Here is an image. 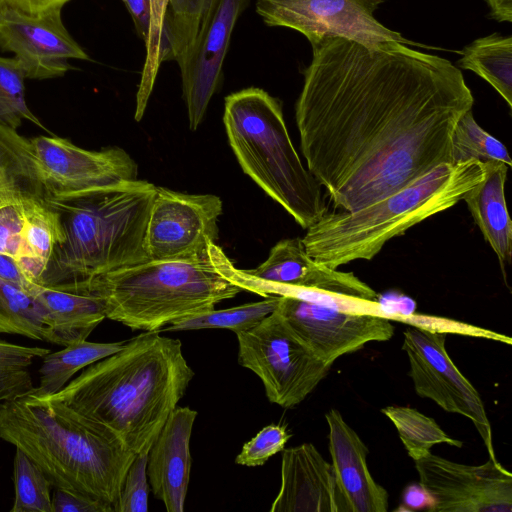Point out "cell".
I'll use <instances>...</instances> for the list:
<instances>
[{"mask_svg":"<svg viewBox=\"0 0 512 512\" xmlns=\"http://www.w3.org/2000/svg\"><path fill=\"white\" fill-rule=\"evenodd\" d=\"M295 105L307 169L337 211H354L452 161L474 97L448 59L400 42L326 38Z\"/></svg>","mask_w":512,"mask_h":512,"instance_id":"obj_1","label":"cell"},{"mask_svg":"<svg viewBox=\"0 0 512 512\" xmlns=\"http://www.w3.org/2000/svg\"><path fill=\"white\" fill-rule=\"evenodd\" d=\"M194 374L179 339L150 331L85 367L44 398L105 425L139 454L149 452Z\"/></svg>","mask_w":512,"mask_h":512,"instance_id":"obj_2","label":"cell"},{"mask_svg":"<svg viewBox=\"0 0 512 512\" xmlns=\"http://www.w3.org/2000/svg\"><path fill=\"white\" fill-rule=\"evenodd\" d=\"M0 439L24 452L52 487L113 508L136 454L105 425L27 395L0 404Z\"/></svg>","mask_w":512,"mask_h":512,"instance_id":"obj_3","label":"cell"},{"mask_svg":"<svg viewBox=\"0 0 512 512\" xmlns=\"http://www.w3.org/2000/svg\"><path fill=\"white\" fill-rule=\"evenodd\" d=\"M55 287L94 295L106 318L145 332L212 310L243 291L237 268L215 243L196 259L147 260Z\"/></svg>","mask_w":512,"mask_h":512,"instance_id":"obj_4","label":"cell"},{"mask_svg":"<svg viewBox=\"0 0 512 512\" xmlns=\"http://www.w3.org/2000/svg\"><path fill=\"white\" fill-rule=\"evenodd\" d=\"M486 175L476 159L441 164L383 199L354 211L326 212L302 238L315 260L337 269L371 260L396 236L449 209Z\"/></svg>","mask_w":512,"mask_h":512,"instance_id":"obj_5","label":"cell"},{"mask_svg":"<svg viewBox=\"0 0 512 512\" xmlns=\"http://www.w3.org/2000/svg\"><path fill=\"white\" fill-rule=\"evenodd\" d=\"M156 186L133 180L67 202H48L59 213L62 239L43 276L58 286L148 260L144 236Z\"/></svg>","mask_w":512,"mask_h":512,"instance_id":"obj_6","label":"cell"},{"mask_svg":"<svg viewBox=\"0 0 512 512\" xmlns=\"http://www.w3.org/2000/svg\"><path fill=\"white\" fill-rule=\"evenodd\" d=\"M223 122L244 173L303 229L328 211L322 186L292 143L277 98L257 87L234 92L225 97Z\"/></svg>","mask_w":512,"mask_h":512,"instance_id":"obj_7","label":"cell"},{"mask_svg":"<svg viewBox=\"0 0 512 512\" xmlns=\"http://www.w3.org/2000/svg\"><path fill=\"white\" fill-rule=\"evenodd\" d=\"M248 0H170L163 22V60L178 63L189 127L201 124L220 86L230 38Z\"/></svg>","mask_w":512,"mask_h":512,"instance_id":"obj_8","label":"cell"},{"mask_svg":"<svg viewBox=\"0 0 512 512\" xmlns=\"http://www.w3.org/2000/svg\"><path fill=\"white\" fill-rule=\"evenodd\" d=\"M236 336L238 363L254 372L268 400L283 408L301 403L332 366L313 353L277 308Z\"/></svg>","mask_w":512,"mask_h":512,"instance_id":"obj_9","label":"cell"},{"mask_svg":"<svg viewBox=\"0 0 512 512\" xmlns=\"http://www.w3.org/2000/svg\"><path fill=\"white\" fill-rule=\"evenodd\" d=\"M37 175L47 202H67L138 179V166L120 147L81 148L58 136L30 139Z\"/></svg>","mask_w":512,"mask_h":512,"instance_id":"obj_10","label":"cell"},{"mask_svg":"<svg viewBox=\"0 0 512 512\" xmlns=\"http://www.w3.org/2000/svg\"><path fill=\"white\" fill-rule=\"evenodd\" d=\"M383 0H257L256 12L269 27H286L304 35L310 44L340 37L377 45L400 42L436 49L411 41L379 22L374 12Z\"/></svg>","mask_w":512,"mask_h":512,"instance_id":"obj_11","label":"cell"},{"mask_svg":"<svg viewBox=\"0 0 512 512\" xmlns=\"http://www.w3.org/2000/svg\"><path fill=\"white\" fill-rule=\"evenodd\" d=\"M402 350L407 355L415 392L443 410L470 419L481 436L489 458L497 460L490 421L475 387L458 370L446 347V335L414 326L403 332Z\"/></svg>","mask_w":512,"mask_h":512,"instance_id":"obj_12","label":"cell"},{"mask_svg":"<svg viewBox=\"0 0 512 512\" xmlns=\"http://www.w3.org/2000/svg\"><path fill=\"white\" fill-rule=\"evenodd\" d=\"M222 200L156 187L144 236L148 260H191L218 239Z\"/></svg>","mask_w":512,"mask_h":512,"instance_id":"obj_13","label":"cell"},{"mask_svg":"<svg viewBox=\"0 0 512 512\" xmlns=\"http://www.w3.org/2000/svg\"><path fill=\"white\" fill-rule=\"evenodd\" d=\"M414 462L419 484L433 499L429 511H512V474L497 460L467 465L429 453Z\"/></svg>","mask_w":512,"mask_h":512,"instance_id":"obj_14","label":"cell"},{"mask_svg":"<svg viewBox=\"0 0 512 512\" xmlns=\"http://www.w3.org/2000/svg\"><path fill=\"white\" fill-rule=\"evenodd\" d=\"M279 296V313L313 353L330 365L369 342L387 341L394 335L387 317L341 311L293 295Z\"/></svg>","mask_w":512,"mask_h":512,"instance_id":"obj_15","label":"cell"},{"mask_svg":"<svg viewBox=\"0 0 512 512\" xmlns=\"http://www.w3.org/2000/svg\"><path fill=\"white\" fill-rule=\"evenodd\" d=\"M0 51L10 52L26 79L64 76L70 60H90L65 27L61 10L27 14L0 9Z\"/></svg>","mask_w":512,"mask_h":512,"instance_id":"obj_16","label":"cell"},{"mask_svg":"<svg viewBox=\"0 0 512 512\" xmlns=\"http://www.w3.org/2000/svg\"><path fill=\"white\" fill-rule=\"evenodd\" d=\"M243 271L259 281L310 292L363 301L378 298L377 293L354 273L339 271L312 258L299 237L279 241L261 265Z\"/></svg>","mask_w":512,"mask_h":512,"instance_id":"obj_17","label":"cell"},{"mask_svg":"<svg viewBox=\"0 0 512 512\" xmlns=\"http://www.w3.org/2000/svg\"><path fill=\"white\" fill-rule=\"evenodd\" d=\"M271 512H344L331 463L312 443L283 449Z\"/></svg>","mask_w":512,"mask_h":512,"instance_id":"obj_18","label":"cell"},{"mask_svg":"<svg viewBox=\"0 0 512 512\" xmlns=\"http://www.w3.org/2000/svg\"><path fill=\"white\" fill-rule=\"evenodd\" d=\"M325 419L331 465L344 512H387L389 495L369 471L367 446L338 410H329Z\"/></svg>","mask_w":512,"mask_h":512,"instance_id":"obj_19","label":"cell"},{"mask_svg":"<svg viewBox=\"0 0 512 512\" xmlns=\"http://www.w3.org/2000/svg\"><path fill=\"white\" fill-rule=\"evenodd\" d=\"M197 411L176 407L156 436L147 460V477L154 496L168 512H183L188 491L190 439Z\"/></svg>","mask_w":512,"mask_h":512,"instance_id":"obj_20","label":"cell"},{"mask_svg":"<svg viewBox=\"0 0 512 512\" xmlns=\"http://www.w3.org/2000/svg\"><path fill=\"white\" fill-rule=\"evenodd\" d=\"M29 294L50 333V343L65 346L86 340L106 318L102 301L91 294L35 283Z\"/></svg>","mask_w":512,"mask_h":512,"instance_id":"obj_21","label":"cell"},{"mask_svg":"<svg viewBox=\"0 0 512 512\" xmlns=\"http://www.w3.org/2000/svg\"><path fill=\"white\" fill-rule=\"evenodd\" d=\"M485 163V178L471 188L463 200L484 239L496 253L504 272L505 265L510 263L512 255V221L505 198V182L509 167L498 161Z\"/></svg>","mask_w":512,"mask_h":512,"instance_id":"obj_22","label":"cell"},{"mask_svg":"<svg viewBox=\"0 0 512 512\" xmlns=\"http://www.w3.org/2000/svg\"><path fill=\"white\" fill-rule=\"evenodd\" d=\"M125 342H90L87 339L65 345L43 357L39 384L29 394L45 397L60 391L80 370L119 351Z\"/></svg>","mask_w":512,"mask_h":512,"instance_id":"obj_23","label":"cell"},{"mask_svg":"<svg viewBox=\"0 0 512 512\" xmlns=\"http://www.w3.org/2000/svg\"><path fill=\"white\" fill-rule=\"evenodd\" d=\"M458 67L488 82L512 108V37L493 33L465 46Z\"/></svg>","mask_w":512,"mask_h":512,"instance_id":"obj_24","label":"cell"},{"mask_svg":"<svg viewBox=\"0 0 512 512\" xmlns=\"http://www.w3.org/2000/svg\"><path fill=\"white\" fill-rule=\"evenodd\" d=\"M0 190L44 199L29 139L0 126Z\"/></svg>","mask_w":512,"mask_h":512,"instance_id":"obj_25","label":"cell"},{"mask_svg":"<svg viewBox=\"0 0 512 512\" xmlns=\"http://www.w3.org/2000/svg\"><path fill=\"white\" fill-rule=\"evenodd\" d=\"M21 203L24 215L21 257H35L48 265L55 245L62 239L60 213L47 201L32 195H22Z\"/></svg>","mask_w":512,"mask_h":512,"instance_id":"obj_26","label":"cell"},{"mask_svg":"<svg viewBox=\"0 0 512 512\" xmlns=\"http://www.w3.org/2000/svg\"><path fill=\"white\" fill-rule=\"evenodd\" d=\"M381 412L394 424L408 455L414 461L431 453V448L436 444L446 443L457 448L463 446V442L448 436L433 418L416 409L387 406Z\"/></svg>","mask_w":512,"mask_h":512,"instance_id":"obj_27","label":"cell"},{"mask_svg":"<svg viewBox=\"0 0 512 512\" xmlns=\"http://www.w3.org/2000/svg\"><path fill=\"white\" fill-rule=\"evenodd\" d=\"M279 299V295H270L258 302L220 310L214 308L178 320L168 325L167 330L229 329L237 334L253 328L271 314L277 308Z\"/></svg>","mask_w":512,"mask_h":512,"instance_id":"obj_28","label":"cell"},{"mask_svg":"<svg viewBox=\"0 0 512 512\" xmlns=\"http://www.w3.org/2000/svg\"><path fill=\"white\" fill-rule=\"evenodd\" d=\"M0 333L50 342L36 302L30 294L0 279Z\"/></svg>","mask_w":512,"mask_h":512,"instance_id":"obj_29","label":"cell"},{"mask_svg":"<svg viewBox=\"0 0 512 512\" xmlns=\"http://www.w3.org/2000/svg\"><path fill=\"white\" fill-rule=\"evenodd\" d=\"M50 350L0 340V404L29 395L34 389L30 366Z\"/></svg>","mask_w":512,"mask_h":512,"instance_id":"obj_30","label":"cell"},{"mask_svg":"<svg viewBox=\"0 0 512 512\" xmlns=\"http://www.w3.org/2000/svg\"><path fill=\"white\" fill-rule=\"evenodd\" d=\"M452 161L476 159L481 162L498 161L512 166V160L503 143L485 131L474 119L472 109L457 121L452 135Z\"/></svg>","mask_w":512,"mask_h":512,"instance_id":"obj_31","label":"cell"},{"mask_svg":"<svg viewBox=\"0 0 512 512\" xmlns=\"http://www.w3.org/2000/svg\"><path fill=\"white\" fill-rule=\"evenodd\" d=\"M14 502L11 512H53L51 482L20 449L13 464Z\"/></svg>","mask_w":512,"mask_h":512,"instance_id":"obj_32","label":"cell"},{"mask_svg":"<svg viewBox=\"0 0 512 512\" xmlns=\"http://www.w3.org/2000/svg\"><path fill=\"white\" fill-rule=\"evenodd\" d=\"M25 79L13 57L0 56V126L17 130L26 120L46 130L27 105Z\"/></svg>","mask_w":512,"mask_h":512,"instance_id":"obj_33","label":"cell"},{"mask_svg":"<svg viewBox=\"0 0 512 512\" xmlns=\"http://www.w3.org/2000/svg\"><path fill=\"white\" fill-rule=\"evenodd\" d=\"M169 2L170 0H149V32L145 42V62L136 94L134 116L136 121H140L144 115L148 100L154 88L159 67L164 61L162 47L163 22Z\"/></svg>","mask_w":512,"mask_h":512,"instance_id":"obj_34","label":"cell"},{"mask_svg":"<svg viewBox=\"0 0 512 512\" xmlns=\"http://www.w3.org/2000/svg\"><path fill=\"white\" fill-rule=\"evenodd\" d=\"M148 452L136 454L129 466L119 497L114 505L115 512H146L148 510Z\"/></svg>","mask_w":512,"mask_h":512,"instance_id":"obj_35","label":"cell"},{"mask_svg":"<svg viewBox=\"0 0 512 512\" xmlns=\"http://www.w3.org/2000/svg\"><path fill=\"white\" fill-rule=\"evenodd\" d=\"M290 437L291 434L285 425L265 426L242 446L235 462L247 467L262 466L269 458L285 448Z\"/></svg>","mask_w":512,"mask_h":512,"instance_id":"obj_36","label":"cell"},{"mask_svg":"<svg viewBox=\"0 0 512 512\" xmlns=\"http://www.w3.org/2000/svg\"><path fill=\"white\" fill-rule=\"evenodd\" d=\"M19 194L0 206V254L17 260L23 255L24 215Z\"/></svg>","mask_w":512,"mask_h":512,"instance_id":"obj_37","label":"cell"},{"mask_svg":"<svg viewBox=\"0 0 512 512\" xmlns=\"http://www.w3.org/2000/svg\"><path fill=\"white\" fill-rule=\"evenodd\" d=\"M53 512H112V507L101 502L55 489L52 495Z\"/></svg>","mask_w":512,"mask_h":512,"instance_id":"obj_38","label":"cell"},{"mask_svg":"<svg viewBox=\"0 0 512 512\" xmlns=\"http://www.w3.org/2000/svg\"><path fill=\"white\" fill-rule=\"evenodd\" d=\"M70 0H0V9L9 8L27 14H43L61 10Z\"/></svg>","mask_w":512,"mask_h":512,"instance_id":"obj_39","label":"cell"},{"mask_svg":"<svg viewBox=\"0 0 512 512\" xmlns=\"http://www.w3.org/2000/svg\"><path fill=\"white\" fill-rule=\"evenodd\" d=\"M0 279L22 289L28 294L35 284L25 276L14 258L4 254H0Z\"/></svg>","mask_w":512,"mask_h":512,"instance_id":"obj_40","label":"cell"},{"mask_svg":"<svg viewBox=\"0 0 512 512\" xmlns=\"http://www.w3.org/2000/svg\"><path fill=\"white\" fill-rule=\"evenodd\" d=\"M128 9L138 36L145 43L149 32V0H122Z\"/></svg>","mask_w":512,"mask_h":512,"instance_id":"obj_41","label":"cell"},{"mask_svg":"<svg viewBox=\"0 0 512 512\" xmlns=\"http://www.w3.org/2000/svg\"><path fill=\"white\" fill-rule=\"evenodd\" d=\"M404 505L409 510H417L428 506V510L433 505V499L429 493L420 485H411L404 492Z\"/></svg>","mask_w":512,"mask_h":512,"instance_id":"obj_42","label":"cell"},{"mask_svg":"<svg viewBox=\"0 0 512 512\" xmlns=\"http://www.w3.org/2000/svg\"><path fill=\"white\" fill-rule=\"evenodd\" d=\"M489 7V18L497 22H512V0H485Z\"/></svg>","mask_w":512,"mask_h":512,"instance_id":"obj_43","label":"cell"},{"mask_svg":"<svg viewBox=\"0 0 512 512\" xmlns=\"http://www.w3.org/2000/svg\"><path fill=\"white\" fill-rule=\"evenodd\" d=\"M19 194L20 193H16V192H13V191L0 190V206L2 204L6 203L7 201L15 198Z\"/></svg>","mask_w":512,"mask_h":512,"instance_id":"obj_44","label":"cell"}]
</instances>
